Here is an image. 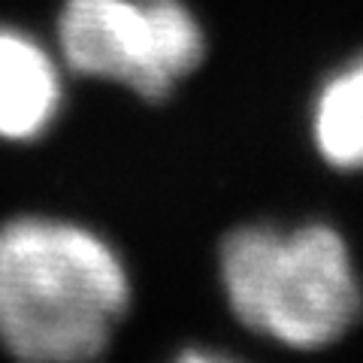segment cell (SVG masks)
I'll use <instances>...</instances> for the list:
<instances>
[{
  "instance_id": "1",
  "label": "cell",
  "mask_w": 363,
  "mask_h": 363,
  "mask_svg": "<svg viewBox=\"0 0 363 363\" xmlns=\"http://www.w3.org/2000/svg\"><path fill=\"white\" fill-rule=\"evenodd\" d=\"M130 303V267L97 227L52 212L0 224V348L13 363L104 360Z\"/></svg>"
},
{
  "instance_id": "2",
  "label": "cell",
  "mask_w": 363,
  "mask_h": 363,
  "mask_svg": "<svg viewBox=\"0 0 363 363\" xmlns=\"http://www.w3.org/2000/svg\"><path fill=\"white\" fill-rule=\"evenodd\" d=\"M218 288L242 330L288 351H321L363 315V281L327 221H245L218 242Z\"/></svg>"
},
{
  "instance_id": "3",
  "label": "cell",
  "mask_w": 363,
  "mask_h": 363,
  "mask_svg": "<svg viewBox=\"0 0 363 363\" xmlns=\"http://www.w3.org/2000/svg\"><path fill=\"white\" fill-rule=\"evenodd\" d=\"M55 49L70 76L106 82L161 104L209 55L188 0H61Z\"/></svg>"
},
{
  "instance_id": "4",
  "label": "cell",
  "mask_w": 363,
  "mask_h": 363,
  "mask_svg": "<svg viewBox=\"0 0 363 363\" xmlns=\"http://www.w3.org/2000/svg\"><path fill=\"white\" fill-rule=\"evenodd\" d=\"M67 76L52 43L0 21V143L33 145L45 140L64 112Z\"/></svg>"
},
{
  "instance_id": "5",
  "label": "cell",
  "mask_w": 363,
  "mask_h": 363,
  "mask_svg": "<svg viewBox=\"0 0 363 363\" xmlns=\"http://www.w3.org/2000/svg\"><path fill=\"white\" fill-rule=\"evenodd\" d=\"M309 136L339 173H363V52L330 70L312 94Z\"/></svg>"
},
{
  "instance_id": "6",
  "label": "cell",
  "mask_w": 363,
  "mask_h": 363,
  "mask_svg": "<svg viewBox=\"0 0 363 363\" xmlns=\"http://www.w3.org/2000/svg\"><path fill=\"white\" fill-rule=\"evenodd\" d=\"M167 363H248L242 357L230 354V351L224 348H212V345H188L176 351L173 357H169Z\"/></svg>"
}]
</instances>
